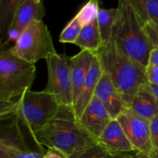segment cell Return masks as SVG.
<instances>
[{
	"instance_id": "obj_19",
	"label": "cell",
	"mask_w": 158,
	"mask_h": 158,
	"mask_svg": "<svg viewBox=\"0 0 158 158\" xmlns=\"http://www.w3.org/2000/svg\"><path fill=\"white\" fill-rule=\"evenodd\" d=\"M129 2L143 26L158 21V0H129Z\"/></svg>"
},
{
	"instance_id": "obj_23",
	"label": "cell",
	"mask_w": 158,
	"mask_h": 158,
	"mask_svg": "<svg viewBox=\"0 0 158 158\" xmlns=\"http://www.w3.org/2000/svg\"><path fill=\"white\" fill-rule=\"evenodd\" d=\"M19 0L1 1V32H7L13 19L14 12Z\"/></svg>"
},
{
	"instance_id": "obj_14",
	"label": "cell",
	"mask_w": 158,
	"mask_h": 158,
	"mask_svg": "<svg viewBox=\"0 0 158 158\" xmlns=\"http://www.w3.org/2000/svg\"><path fill=\"white\" fill-rule=\"evenodd\" d=\"M98 141L110 151L121 154H127L134 150L128 140L120 122L116 119L113 120L106 127Z\"/></svg>"
},
{
	"instance_id": "obj_13",
	"label": "cell",
	"mask_w": 158,
	"mask_h": 158,
	"mask_svg": "<svg viewBox=\"0 0 158 158\" xmlns=\"http://www.w3.org/2000/svg\"><path fill=\"white\" fill-rule=\"evenodd\" d=\"M46 14L44 3L40 0H19L9 27L22 33L33 21H43Z\"/></svg>"
},
{
	"instance_id": "obj_4",
	"label": "cell",
	"mask_w": 158,
	"mask_h": 158,
	"mask_svg": "<svg viewBox=\"0 0 158 158\" xmlns=\"http://www.w3.org/2000/svg\"><path fill=\"white\" fill-rule=\"evenodd\" d=\"M101 63L103 72L120 91L126 107L138 89L146 84V68L120 52L111 40L96 52Z\"/></svg>"
},
{
	"instance_id": "obj_7",
	"label": "cell",
	"mask_w": 158,
	"mask_h": 158,
	"mask_svg": "<svg viewBox=\"0 0 158 158\" xmlns=\"http://www.w3.org/2000/svg\"><path fill=\"white\" fill-rule=\"evenodd\" d=\"M11 50L19 58L32 64L57 53L48 27L39 20L32 22L22 32Z\"/></svg>"
},
{
	"instance_id": "obj_3",
	"label": "cell",
	"mask_w": 158,
	"mask_h": 158,
	"mask_svg": "<svg viewBox=\"0 0 158 158\" xmlns=\"http://www.w3.org/2000/svg\"><path fill=\"white\" fill-rule=\"evenodd\" d=\"M0 118L13 117L31 134L45 127L56 114L60 104L52 94L28 89L16 100L0 102Z\"/></svg>"
},
{
	"instance_id": "obj_22",
	"label": "cell",
	"mask_w": 158,
	"mask_h": 158,
	"mask_svg": "<svg viewBox=\"0 0 158 158\" xmlns=\"http://www.w3.org/2000/svg\"><path fill=\"white\" fill-rule=\"evenodd\" d=\"M99 9L100 7L98 2L96 0H90L80 9L75 16L79 20L80 24L83 26L97 19Z\"/></svg>"
},
{
	"instance_id": "obj_1",
	"label": "cell",
	"mask_w": 158,
	"mask_h": 158,
	"mask_svg": "<svg viewBox=\"0 0 158 158\" xmlns=\"http://www.w3.org/2000/svg\"><path fill=\"white\" fill-rule=\"evenodd\" d=\"M39 143L60 151L66 158L98 142L80 124L73 106H60L49 123L35 134Z\"/></svg>"
},
{
	"instance_id": "obj_28",
	"label": "cell",
	"mask_w": 158,
	"mask_h": 158,
	"mask_svg": "<svg viewBox=\"0 0 158 158\" xmlns=\"http://www.w3.org/2000/svg\"><path fill=\"white\" fill-rule=\"evenodd\" d=\"M148 65L158 66V47H155L151 51L149 58V63Z\"/></svg>"
},
{
	"instance_id": "obj_18",
	"label": "cell",
	"mask_w": 158,
	"mask_h": 158,
	"mask_svg": "<svg viewBox=\"0 0 158 158\" xmlns=\"http://www.w3.org/2000/svg\"><path fill=\"white\" fill-rule=\"evenodd\" d=\"M117 7L111 9L100 8L99 9L97 19L101 35L102 46L107 45L112 40L113 29L117 19Z\"/></svg>"
},
{
	"instance_id": "obj_5",
	"label": "cell",
	"mask_w": 158,
	"mask_h": 158,
	"mask_svg": "<svg viewBox=\"0 0 158 158\" xmlns=\"http://www.w3.org/2000/svg\"><path fill=\"white\" fill-rule=\"evenodd\" d=\"M4 46L0 52V102L9 103L31 89L36 68L35 64L16 56L11 46Z\"/></svg>"
},
{
	"instance_id": "obj_17",
	"label": "cell",
	"mask_w": 158,
	"mask_h": 158,
	"mask_svg": "<svg viewBox=\"0 0 158 158\" xmlns=\"http://www.w3.org/2000/svg\"><path fill=\"white\" fill-rule=\"evenodd\" d=\"M75 45L81 50H88L96 53L102 47V40L97 19L82 27Z\"/></svg>"
},
{
	"instance_id": "obj_27",
	"label": "cell",
	"mask_w": 158,
	"mask_h": 158,
	"mask_svg": "<svg viewBox=\"0 0 158 158\" xmlns=\"http://www.w3.org/2000/svg\"><path fill=\"white\" fill-rule=\"evenodd\" d=\"M43 158H66L60 151L53 149H48Z\"/></svg>"
},
{
	"instance_id": "obj_16",
	"label": "cell",
	"mask_w": 158,
	"mask_h": 158,
	"mask_svg": "<svg viewBox=\"0 0 158 158\" xmlns=\"http://www.w3.org/2000/svg\"><path fill=\"white\" fill-rule=\"evenodd\" d=\"M127 108L149 122L157 117L158 103L150 91L148 83L138 89Z\"/></svg>"
},
{
	"instance_id": "obj_30",
	"label": "cell",
	"mask_w": 158,
	"mask_h": 158,
	"mask_svg": "<svg viewBox=\"0 0 158 158\" xmlns=\"http://www.w3.org/2000/svg\"><path fill=\"white\" fill-rule=\"evenodd\" d=\"M137 158H158V148L154 149V151L148 157H143V156H137Z\"/></svg>"
},
{
	"instance_id": "obj_8",
	"label": "cell",
	"mask_w": 158,
	"mask_h": 158,
	"mask_svg": "<svg viewBox=\"0 0 158 158\" xmlns=\"http://www.w3.org/2000/svg\"><path fill=\"white\" fill-rule=\"evenodd\" d=\"M48 82L44 90L56 99L60 106H73L70 57L56 53L46 60Z\"/></svg>"
},
{
	"instance_id": "obj_12",
	"label": "cell",
	"mask_w": 158,
	"mask_h": 158,
	"mask_svg": "<svg viewBox=\"0 0 158 158\" xmlns=\"http://www.w3.org/2000/svg\"><path fill=\"white\" fill-rule=\"evenodd\" d=\"M103 68L97 53L94 55L86 78L83 83L80 94L73 104V110L77 119H80L84 110L89 103L94 95L99 81L103 75Z\"/></svg>"
},
{
	"instance_id": "obj_10",
	"label": "cell",
	"mask_w": 158,
	"mask_h": 158,
	"mask_svg": "<svg viewBox=\"0 0 158 158\" xmlns=\"http://www.w3.org/2000/svg\"><path fill=\"white\" fill-rule=\"evenodd\" d=\"M112 120L107 110L96 97L91 100L79 119L80 124L97 140Z\"/></svg>"
},
{
	"instance_id": "obj_21",
	"label": "cell",
	"mask_w": 158,
	"mask_h": 158,
	"mask_svg": "<svg viewBox=\"0 0 158 158\" xmlns=\"http://www.w3.org/2000/svg\"><path fill=\"white\" fill-rule=\"evenodd\" d=\"M82 27L83 26L80 24L77 17H73L61 32L59 37V41L62 43L75 44Z\"/></svg>"
},
{
	"instance_id": "obj_15",
	"label": "cell",
	"mask_w": 158,
	"mask_h": 158,
	"mask_svg": "<svg viewBox=\"0 0 158 158\" xmlns=\"http://www.w3.org/2000/svg\"><path fill=\"white\" fill-rule=\"evenodd\" d=\"M94 55L95 53L90 51L81 50L79 53L70 57L73 104L86 80Z\"/></svg>"
},
{
	"instance_id": "obj_2",
	"label": "cell",
	"mask_w": 158,
	"mask_h": 158,
	"mask_svg": "<svg viewBox=\"0 0 158 158\" xmlns=\"http://www.w3.org/2000/svg\"><path fill=\"white\" fill-rule=\"evenodd\" d=\"M117 10L112 41L120 52L147 68L154 47L147 35L144 26L129 0L119 1Z\"/></svg>"
},
{
	"instance_id": "obj_6",
	"label": "cell",
	"mask_w": 158,
	"mask_h": 158,
	"mask_svg": "<svg viewBox=\"0 0 158 158\" xmlns=\"http://www.w3.org/2000/svg\"><path fill=\"white\" fill-rule=\"evenodd\" d=\"M46 151L13 117L1 119L0 158H43Z\"/></svg>"
},
{
	"instance_id": "obj_26",
	"label": "cell",
	"mask_w": 158,
	"mask_h": 158,
	"mask_svg": "<svg viewBox=\"0 0 158 158\" xmlns=\"http://www.w3.org/2000/svg\"><path fill=\"white\" fill-rule=\"evenodd\" d=\"M151 140L154 149L158 148V115L150 121Z\"/></svg>"
},
{
	"instance_id": "obj_24",
	"label": "cell",
	"mask_w": 158,
	"mask_h": 158,
	"mask_svg": "<svg viewBox=\"0 0 158 158\" xmlns=\"http://www.w3.org/2000/svg\"><path fill=\"white\" fill-rule=\"evenodd\" d=\"M144 29L154 47H158V21L147 23Z\"/></svg>"
},
{
	"instance_id": "obj_31",
	"label": "cell",
	"mask_w": 158,
	"mask_h": 158,
	"mask_svg": "<svg viewBox=\"0 0 158 158\" xmlns=\"http://www.w3.org/2000/svg\"><path fill=\"white\" fill-rule=\"evenodd\" d=\"M125 158H134V157H132V156H127V157H125Z\"/></svg>"
},
{
	"instance_id": "obj_25",
	"label": "cell",
	"mask_w": 158,
	"mask_h": 158,
	"mask_svg": "<svg viewBox=\"0 0 158 158\" xmlns=\"http://www.w3.org/2000/svg\"><path fill=\"white\" fill-rule=\"evenodd\" d=\"M147 82L149 84L158 86V66L148 65L146 68Z\"/></svg>"
},
{
	"instance_id": "obj_29",
	"label": "cell",
	"mask_w": 158,
	"mask_h": 158,
	"mask_svg": "<svg viewBox=\"0 0 158 158\" xmlns=\"http://www.w3.org/2000/svg\"><path fill=\"white\" fill-rule=\"evenodd\" d=\"M148 86L149 88L150 91L151 92V94H153V96H154V98L156 99V100H157V102L158 103V86L149 84L148 83Z\"/></svg>"
},
{
	"instance_id": "obj_9",
	"label": "cell",
	"mask_w": 158,
	"mask_h": 158,
	"mask_svg": "<svg viewBox=\"0 0 158 158\" xmlns=\"http://www.w3.org/2000/svg\"><path fill=\"white\" fill-rule=\"evenodd\" d=\"M117 120L120 122L137 156L148 157L154 151L150 122L126 108Z\"/></svg>"
},
{
	"instance_id": "obj_20",
	"label": "cell",
	"mask_w": 158,
	"mask_h": 158,
	"mask_svg": "<svg viewBox=\"0 0 158 158\" xmlns=\"http://www.w3.org/2000/svg\"><path fill=\"white\" fill-rule=\"evenodd\" d=\"M127 156L129 155L127 154L114 152L98 141L92 146L77 151L68 158H125Z\"/></svg>"
},
{
	"instance_id": "obj_11",
	"label": "cell",
	"mask_w": 158,
	"mask_h": 158,
	"mask_svg": "<svg viewBox=\"0 0 158 158\" xmlns=\"http://www.w3.org/2000/svg\"><path fill=\"white\" fill-rule=\"evenodd\" d=\"M94 97L103 103L113 120H116L127 108L121 94L104 72L97 85Z\"/></svg>"
}]
</instances>
